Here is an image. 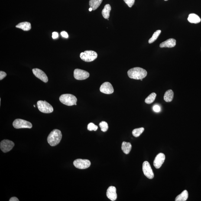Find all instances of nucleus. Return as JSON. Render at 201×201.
<instances>
[{
    "mask_svg": "<svg viewBox=\"0 0 201 201\" xmlns=\"http://www.w3.org/2000/svg\"><path fill=\"white\" fill-rule=\"evenodd\" d=\"M188 21L191 23L198 24L200 22L201 19L199 16L194 14H191L188 18Z\"/></svg>",
    "mask_w": 201,
    "mask_h": 201,
    "instance_id": "f3484780",
    "label": "nucleus"
},
{
    "mask_svg": "<svg viewBox=\"0 0 201 201\" xmlns=\"http://www.w3.org/2000/svg\"><path fill=\"white\" fill-rule=\"evenodd\" d=\"M100 91L102 93L110 94L113 93L114 89L112 85L109 82H105L100 87Z\"/></svg>",
    "mask_w": 201,
    "mask_h": 201,
    "instance_id": "9b49d317",
    "label": "nucleus"
},
{
    "mask_svg": "<svg viewBox=\"0 0 201 201\" xmlns=\"http://www.w3.org/2000/svg\"><path fill=\"white\" fill-rule=\"evenodd\" d=\"M161 32V30H157V31H155L153 34L152 37L149 40V43L151 44V43L154 42L158 37Z\"/></svg>",
    "mask_w": 201,
    "mask_h": 201,
    "instance_id": "b1692460",
    "label": "nucleus"
},
{
    "mask_svg": "<svg viewBox=\"0 0 201 201\" xmlns=\"http://www.w3.org/2000/svg\"><path fill=\"white\" fill-rule=\"evenodd\" d=\"M142 169L144 176L147 178L149 179L154 178V173L149 162L145 161L143 163Z\"/></svg>",
    "mask_w": 201,
    "mask_h": 201,
    "instance_id": "9d476101",
    "label": "nucleus"
},
{
    "mask_svg": "<svg viewBox=\"0 0 201 201\" xmlns=\"http://www.w3.org/2000/svg\"><path fill=\"white\" fill-rule=\"evenodd\" d=\"M38 108L41 112L44 113H50L53 111V107L46 101H38L37 102Z\"/></svg>",
    "mask_w": 201,
    "mask_h": 201,
    "instance_id": "39448f33",
    "label": "nucleus"
},
{
    "mask_svg": "<svg viewBox=\"0 0 201 201\" xmlns=\"http://www.w3.org/2000/svg\"><path fill=\"white\" fill-rule=\"evenodd\" d=\"M13 126L14 128L17 129L21 128H31L33 126L31 123L21 119L15 120L13 123Z\"/></svg>",
    "mask_w": 201,
    "mask_h": 201,
    "instance_id": "423d86ee",
    "label": "nucleus"
},
{
    "mask_svg": "<svg viewBox=\"0 0 201 201\" xmlns=\"http://www.w3.org/2000/svg\"><path fill=\"white\" fill-rule=\"evenodd\" d=\"M32 71L36 77L45 83H47L48 81V78L46 74L43 71L39 69L35 68L33 69Z\"/></svg>",
    "mask_w": 201,
    "mask_h": 201,
    "instance_id": "f8f14e48",
    "label": "nucleus"
},
{
    "mask_svg": "<svg viewBox=\"0 0 201 201\" xmlns=\"http://www.w3.org/2000/svg\"><path fill=\"white\" fill-rule=\"evenodd\" d=\"M88 130L89 131H96L98 129V127L95 125L93 123H91L88 124L87 127Z\"/></svg>",
    "mask_w": 201,
    "mask_h": 201,
    "instance_id": "bb28decb",
    "label": "nucleus"
},
{
    "mask_svg": "<svg viewBox=\"0 0 201 201\" xmlns=\"http://www.w3.org/2000/svg\"><path fill=\"white\" fill-rule=\"evenodd\" d=\"M34 107H36V106H35V105H34Z\"/></svg>",
    "mask_w": 201,
    "mask_h": 201,
    "instance_id": "f704fd0d",
    "label": "nucleus"
},
{
    "mask_svg": "<svg viewBox=\"0 0 201 201\" xmlns=\"http://www.w3.org/2000/svg\"><path fill=\"white\" fill-rule=\"evenodd\" d=\"M91 164L90 161L88 160L78 159L73 162V165L75 167L79 169L87 168L90 167Z\"/></svg>",
    "mask_w": 201,
    "mask_h": 201,
    "instance_id": "0eeeda50",
    "label": "nucleus"
},
{
    "mask_svg": "<svg viewBox=\"0 0 201 201\" xmlns=\"http://www.w3.org/2000/svg\"><path fill=\"white\" fill-rule=\"evenodd\" d=\"M144 130L143 128H136L132 131L133 135L135 137H138L144 132Z\"/></svg>",
    "mask_w": 201,
    "mask_h": 201,
    "instance_id": "393cba45",
    "label": "nucleus"
},
{
    "mask_svg": "<svg viewBox=\"0 0 201 201\" xmlns=\"http://www.w3.org/2000/svg\"><path fill=\"white\" fill-rule=\"evenodd\" d=\"M189 196L187 190L183 191L180 195L176 197L175 201H185L187 199Z\"/></svg>",
    "mask_w": 201,
    "mask_h": 201,
    "instance_id": "4be33fe9",
    "label": "nucleus"
},
{
    "mask_svg": "<svg viewBox=\"0 0 201 201\" xmlns=\"http://www.w3.org/2000/svg\"><path fill=\"white\" fill-rule=\"evenodd\" d=\"M131 144L129 142L123 141L121 146V149L124 154H128L131 151Z\"/></svg>",
    "mask_w": 201,
    "mask_h": 201,
    "instance_id": "412c9836",
    "label": "nucleus"
},
{
    "mask_svg": "<svg viewBox=\"0 0 201 201\" xmlns=\"http://www.w3.org/2000/svg\"><path fill=\"white\" fill-rule=\"evenodd\" d=\"M60 34L62 37H63L65 38H67L68 37V35L67 33H66V31H62L61 33Z\"/></svg>",
    "mask_w": 201,
    "mask_h": 201,
    "instance_id": "7c9ffc66",
    "label": "nucleus"
},
{
    "mask_svg": "<svg viewBox=\"0 0 201 201\" xmlns=\"http://www.w3.org/2000/svg\"><path fill=\"white\" fill-rule=\"evenodd\" d=\"M89 76V73L86 71L78 69H75L74 71V77L76 80H85Z\"/></svg>",
    "mask_w": 201,
    "mask_h": 201,
    "instance_id": "6e6552de",
    "label": "nucleus"
},
{
    "mask_svg": "<svg viewBox=\"0 0 201 201\" xmlns=\"http://www.w3.org/2000/svg\"><path fill=\"white\" fill-rule=\"evenodd\" d=\"M164 1H167L168 0H164Z\"/></svg>",
    "mask_w": 201,
    "mask_h": 201,
    "instance_id": "e433bc0d",
    "label": "nucleus"
},
{
    "mask_svg": "<svg viewBox=\"0 0 201 201\" xmlns=\"http://www.w3.org/2000/svg\"><path fill=\"white\" fill-rule=\"evenodd\" d=\"M165 158V155L163 153H160L156 156L154 162V165L156 168L159 169L161 167Z\"/></svg>",
    "mask_w": 201,
    "mask_h": 201,
    "instance_id": "ddd939ff",
    "label": "nucleus"
},
{
    "mask_svg": "<svg viewBox=\"0 0 201 201\" xmlns=\"http://www.w3.org/2000/svg\"><path fill=\"white\" fill-rule=\"evenodd\" d=\"M111 7L109 4H106L102 10V14L104 18L108 19L110 17V13L111 10Z\"/></svg>",
    "mask_w": 201,
    "mask_h": 201,
    "instance_id": "a211bd4d",
    "label": "nucleus"
},
{
    "mask_svg": "<svg viewBox=\"0 0 201 201\" xmlns=\"http://www.w3.org/2000/svg\"><path fill=\"white\" fill-rule=\"evenodd\" d=\"M99 126L101 130L103 132H105L107 131L108 128V126L107 123L105 121H102L99 124Z\"/></svg>",
    "mask_w": 201,
    "mask_h": 201,
    "instance_id": "a878e982",
    "label": "nucleus"
},
{
    "mask_svg": "<svg viewBox=\"0 0 201 201\" xmlns=\"http://www.w3.org/2000/svg\"><path fill=\"white\" fill-rule=\"evenodd\" d=\"M89 11L91 12L93 10H92V9L91 8H89Z\"/></svg>",
    "mask_w": 201,
    "mask_h": 201,
    "instance_id": "72a5a7b5",
    "label": "nucleus"
},
{
    "mask_svg": "<svg viewBox=\"0 0 201 201\" xmlns=\"http://www.w3.org/2000/svg\"><path fill=\"white\" fill-rule=\"evenodd\" d=\"M103 0H90L89 2V6L95 11L97 9L102 3Z\"/></svg>",
    "mask_w": 201,
    "mask_h": 201,
    "instance_id": "aec40b11",
    "label": "nucleus"
},
{
    "mask_svg": "<svg viewBox=\"0 0 201 201\" xmlns=\"http://www.w3.org/2000/svg\"><path fill=\"white\" fill-rule=\"evenodd\" d=\"M59 100L62 104L67 106L76 105L77 99L76 97L71 94H64L59 97Z\"/></svg>",
    "mask_w": 201,
    "mask_h": 201,
    "instance_id": "7ed1b4c3",
    "label": "nucleus"
},
{
    "mask_svg": "<svg viewBox=\"0 0 201 201\" xmlns=\"http://www.w3.org/2000/svg\"><path fill=\"white\" fill-rule=\"evenodd\" d=\"M9 201H19V200L18 199V198H17L16 197H12L11 198V199H10Z\"/></svg>",
    "mask_w": 201,
    "mask_h": 201,
    "instance_id": "473e14b6",
    "label": "nucleus"
},
{
    "mask_svg": "<svg viewBox=\"0 0 201 201\" xmlns=\"http://www.w3.org/2000/svg\"><path fill=\"white\" fill-rule=\"evenodd\" d=\"M156 97H157V94L153 92L146 98L145 102L147 104H151L153 103L154 102Z\"/></svg>",
    "mask_w": 201,
    "mask_h": 201,
    "instance_id": "5701e85b",
    "label": "nucleus"
},
{
    "mask_svg": "<svg viewBox=\"0 0 201 201\" xmlns=\"http://www.w3.org/2000/svg\"><path fill=\"white\" fill-rule=\"evenodd\" d=\"M128 74L130 78L141 80L147 76V72L145 69L139 67H135L128 70Z\"/></svg>",
    "mask_w": 201,
    "mask_h": 201,
    "instance_id": "f257e3e1",
    "label": "nucleus"
},
{
    "mask_svg": "<svg viewBox=\"0 0 201 201\" xmlns=\"http://www.w3.org/2000/svg\"><path fill=\"white\" fill-rule=\"evenodd\" d=\"M7 73L5 72L1 71H0V80H2L7 76Z\"/></svg>",
    "mask_w": 201,
    "mask_h": 201,
    "instance_id": "c756f323",
    "label": "nucleus"
},
{
    "mask_svg": "<svg viewBox=\"0 0 201 201\" xmlns=\"http://www.w3.org/2000/svg\"><path fill=\"white\" fill-rule=\"evenodd\" d=\"M141 81H142L143 80V79H141Z\"/></svg>",
    "mask_w": 201,
    "mask_h": 201,
    "instance_id": "c9c22d12",
    "label": "nucleus"
},
{
    "mask_svg": "<svg viewBox=\"0 0 201 201\" xmlns=\"http://www.w3.org/2000/svg\"><path fill=\"white\" fill-rule=\"evenodd\" d=\"M14 143L10 140H3L0 144V147L1 150L4 153L8 152L12 149L14 147Z\"/></svg>",
    "mask_w": 201,
    "mask_h": 201,
    "instance_id": "1a4fd4ad",
    "label": "nucleus"
},
{
    "mask_svg": "<svg viewBox=\"0 0 201 201\" xmlns=\"http://www.w3.org/2000/svg\"><path fill=\"white\" fill-rule=\"evenodd\" d=\"M107 196L111 201L116 200L117 198L116 188L112 186L108 187L107 190Z\"/></svg>",
    "mask_w": 201,
    "mask_h": 201,
    "instance_id": "4468645a",
    "label": "nucleus"
},
{
    "mask_svg": "<svg viewBox=\"0 0 201 201\" xmlns=\"http://www.w3.org/2000/svg\"><path fill=\"white\" fill-rule=\"evenodd\" d=\"M16 27L21 29L24 31H28L31 29V24L30 23L27 22H22L17 25L16 26Z\"/></svg>",
    "mask_w": 201,
    "mask_h": 201,
    "instance_id": "dca6fc26",
    "label": "nucleus"
},
{
    "mask_svg": "<svg viewBox=\"0 0 201 201\" xmlns=\"http://www.w3.org/2000/svg\"><path fill=\"white\" fill-rule=\"evenodd\" d=\"M62 138L61 131L60 130L54 129L49 134L47 137V141L52 147L57 145Z\"/></svg>",
    "mask_w": 201,
    "mask_h": 201,
    "instance_id": "f03ea898",
    "label": "nucleus"
},
{
    "mask_svg": "<svg viewBox=\"0 0 201 201\" xmlns=\"http://www.w3.org/2000/svg\"><path fill=\"white\" fill-rule=\"evenodd\" d=\"M123 1L130 8H131L133 6L135 2V0H123Z\"/></svg>",
    "mask_w": 201,
    "mask_h": 201,
    "instance_id": "cd10ccee",
    "label": "nucleus"
},
{
    "mask_svg": "<svg viewBox=\"0 0 201 201\" xmlns=\"http://www.w3.org/2000/svg\"><path fill=\"white\" fill-rule=\"evenodd\" d=\"M153 110H154L155 112H160V106L158 105H155L153 108Z\"/></svg>",
    "mask_w": 201,
    "mask_h": 201,
    "instance_id": "c85d7f7f",
    "label": "nucleus"
},
{
    "mask_svg": "<svg viewBox=\"0 0 201 201\" xmlns=\"http://www.w3.org/2000/svg\"><path fill=\"white\" fill-rule=\"evenodd\" d=\"M58 37L59 34L57 32H54L53 33L52 36V38L53 39L57 38Z\"/></svg>",
    "mask_w": 201,
    "mask_h": 201,
    "instance_id": "2f4dec72",
    "label": "nucleus"
},
{
    "mask_svg": "<svg viewBox=\"0 0 201 201\" xmlns=\"http://www.w3.org/2000/svg\"><path fill=\"white\" fill-rule=\"evenodd\" d=\"M81 59L84 61L91 62L93 61L98 57L97 53L92 50H86L84 52H82L80 55Z\"/></svg>",
    "mask_w": 201,
    "mask_h": 201,
    "instance_id": "20e7f679",
    "label": "nucleus"
},
{
    "mask_svg": "<svg viewBox=\"0 0 201 201\" xmlns=\"http://www.w3.org/2000/svg\"><path fill=\"white\" fill-rule=\"evenodd\" d=\"M176 40L173 38H170L165 41L160 43V48H172L176 45Z\"/></svg>",
    "mask_w": 201,
    "mask_h": 201,
    "instance_id": "2eb2a0df",
    "label": "nucleus"
},
{
    "mask_svg": "<svg viewBox=\"0 0 201 201\" xmlns=\"http://www.w3.org/2000/svg\"><path fill=\"white\" fill-rule=\"evenodd\" d=\"M173 95L174 93L171 89L167 91L165 93L164 97V101L167 102H171L173 99Z\"/></svg>",
    "mask_w": 201,
    "mask_h": 201,
    "instance_id": "6ab92c4d",
    "label": "nucleus"
}]
</instances>
